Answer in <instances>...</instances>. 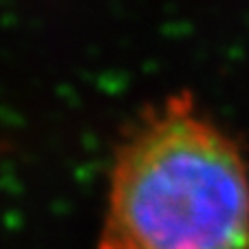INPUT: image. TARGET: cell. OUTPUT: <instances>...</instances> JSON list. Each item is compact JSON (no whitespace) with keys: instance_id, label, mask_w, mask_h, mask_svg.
I'll list each match as a JSON object with an SVG mask.
<instances>
[{"instance_id":"obj_1","label":"cell","mask_w":249,"mask_h":249,"mask_svg":"<svg viewBox=\"0 0 249 249\" xmlns=\"http://www.w3.org/2000/svg\"><path fill=\"white\" fill-rule=\"evenodd\" d=\"M99 249H249V168L190 97L148 110L117 148Z\"/></svg>"}]
</instances>
